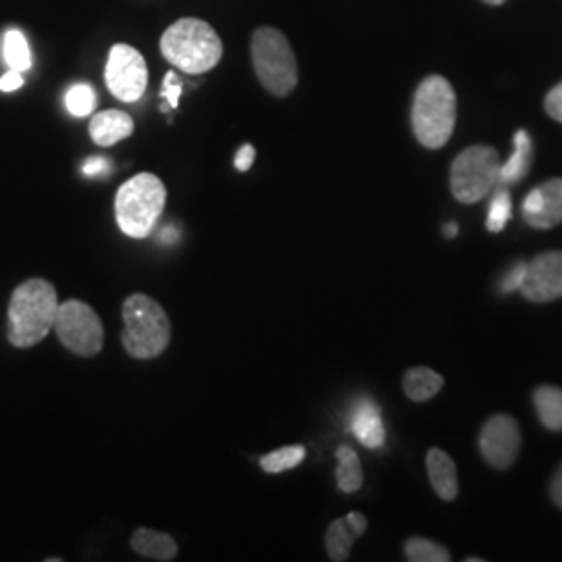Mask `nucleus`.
<instances>
[{"label": "nucleus", "instance_id": "obj_1", "mask_svg": "<svg viewBox=\"0 0 562 562\" xmlns=\"http://www.w3.org/2000/svg\"><path fill=\"white\" fill-rule=\"evenodd\" d=\"M57 315L59 299L55 285L41 278L23 281L9 302V341L15 348L41 344L55 329Z\"/></svg>", "mask_w": 562, "mask_h": 562}, {"label": "nucleus", "instance_id": "obj_2", "mask_svg": "<svg viewBox=\"0 0 562 562\" xmlns=\"http://www.w3.org/2000/svg\"><path fill=\"white\" fill-rule=\"evenodd\" d=\"M161 55L183 74L201 76L220 65L223 42L209 21L183 18L165 30Z\"/></svg>", "mask_w": 562, "mask_h": 562}, {"label": "nucleus", "instance_id": "obj_3", "mask_svg": "<svg viewBox=\"0 0 562 562\" xmlns=\"http://www.w3.org/2000/svg\"><path fill=\"white\" fill-rule=\"evenodd\" d=\"M413 132L425 148L438 150L452 138L457 125V94L442 76H429L419 83L411 111Z\"/></svg>", "mask_w": 562, "mask_h": 562}, {"label": "nucleus", "instance_id": "obj_4", "mask_svg": "<svg viewBox=\"0 0 562 562\" xmlns=\"http://www.w3.org/2000/svg\"><path fill=\"white\" fill-rule=\"evenodd\" d=\"M123 348L130 357L148 361L162 355L171 341V322L161 304L146 294L123 302Z\"/></svg>", "mask_w": 562, "mask_h": 562}, {"label": "nucleus", "instance_id": "obj_5", "mask_svg": "<svg viewBox=\"0 0 562 562\" xmlns=\"http://www.w3.org/2000/svg\"><path fill=\"white\" fill-rule=\"evenodd\" d=\"M167 188L155 173H138L125 181L115 199V217L127 238H146L161 220Z\"/></svg>", "mask_w": 562, "mask_h": 562}, {"label": "nucleus", "instance_id": "obj_6", "mask_svg": "<svg viewBox=\"0 0 562 562\" xmlns=\"http://www.w3.org/2000/svg\"><path fill=\"white\" fill-rule=\"evenodd\" d=\"M252 67L262 88L278 97H290L299 86V63L288 38L276 27H259L252 34Z\"/></svg>", "mask_w": 562, "mask_h": 562}, {"label": "nucleus", "instance_id": "obj_7", "mask_svg": "<svg viewBox=\"0 0 562 562\" xmlns=\"http://www.w3.org/2000/svg\"><path fill=\"white\" fill-rule=\"evenodd\" d=\"M501 165V157L492 146L482 144L462 150L450 169V186L454 199L462 204L483 201L498 186Z\"/></svg>", "mask_w": 562, "mask_h": 562}, {"label": "nucleus", "instance_id": "obj_8", "mask_svg": "<svg viewBox=\"0 0 562 562\" xmlns=\"http://www.w3.org/2000/svg\"><path fill=\"white\" fill-rule=\"evenodd\" d=\"M55 331L63 346L81 359L97 357L104 346V327L99 313L81 301L59 304Z\"/></svg>", "mask_w": 562, "mask_h": 562}, {"label": "nucleus", "instance_id": "obj_9", "mask_svg": "<svg viewBox=\"0 0 562 562\" xmlns=\"http://www.w3.org/2000/svg\"><path fill=\"white\" fill-rule=\"evenodd\" d=\"M104 81L117 101H140L148 86V67L140 50L130 44H115L109 50Z\"/></svg>", "mask_w": 562, "mask_h": 562}, {"label": "nucleus", "instance_id": "obj_10", "mask_svg": "<svg viewBox=\"0 0 562 562\" xmlns=\"http://www.w3.org/2000/svg\"><path fill=\"white\" fill-rule=\"evenodd\" d=\"M480 448H482L483 459L490 467L498 471L510 469L513 462L517 461L519 448H521L519 423L508 415L492 417L483 425Z\"/></svg>", "mask_w": 562, "mask_h": 562}, {"label": "nucleus", "instance_id": "obj_11", "mask_svg": "<svg viewBox=\"0 0 562 562\" xmlns=\"http://www.w3.org/2000/svg\"><path fill=\"white\" fill-rule=\"evenodd\" d=\"M522 296L531 302H552L562 299V250L538 255L525 267Z\"/></svg>", "mask_w": 562, "mask_h": 562}, {"label": "nucleus", "instance_id": "obj_12", "mask_svg": "<svg viewBox=\"0 0 562 562\" xmlns=\"http://www.w3.org/2000/svg\"><path fill=\"white\" fill-rule=\"evenodd\" d=\"M522 220L531 227L550 229L562 223V180H548L533 188L522 202Z\"/></svg>", "mask_w": 562, "mask_h": 562}, {"label": "nucleus", "instance_id": "obj_13", "mask_svg": "<svg viewBox=\"0 0 562 562\" xmlns=\"http://www.w3.org/2000/svg\"><path fill=\"white\" fill-rule=\"evenodd\" d=\"M367 531V517L361 513H350L346 519L331 522L325 533L327 557L334 562L348 561L350 548Z\"/></svg>", "mask_w": 562, "mask_h": 562}, {"label": "nucleus", "instance_id": "obj_14", "mask_svg": "<svg viewBox=\"0 0 562 562\" xmlns=\"http://www.w3.org/2000/svg\"><path fill=\"white\" fill-rule=\"evenodd\" d=\"M134 120L132 115L117 111V109H109L92 115L90 121V138L94 144H99L102 148H109L117 142L125 140L134 134Z\"/></svg>", "mask_w": 562, "mask_h": 562}, {"label": "nucleus", "instance_id": "obj_15", "mask_svg": "<svg viewBox=\"0 0 562 562\" xmlns=\"http://www.w3.org/2000/svg\"><path fill=\"white\" fill-rule=\"evenodd\" d=\"M427 473H429V482L434 485L436 494L442 501L452 503L459 496L457 464L440 448H431L427 452Z\"/></svg>", "mask_w": 562, "mask_h": 562}, {"label": "nucleus", "instance_id": "obj_16", "mask_svg": "<svg viewBox=\"0 0 562 562\" xmlns=\"http://www.w3.org/2000/svg\"><path fill=\"white\" fill-rule=\"evenodd\" d=\"M350 427L364 448L378 450L385 442L382 415H380V408L375 402L362 401L352 413Z\"/></svg>", "mask_w": 562, "mask_h": 562}, {"label": "nucleus", "instance_id": "obj_17", "mask_svg": "<svg viewBox=\"0 0 562 562\" xmlns=\"http://www.w3.org/2000/svg\"><path fill=\"white\" fill-rule=\"evenodd\" d=\"M132 548L136 554L150 561L169 562L178 557V542L162 531L155 529H136L132 536Z\"/></svg>", "mask_w": 562, "mask_h": 562}, {"label": "nucleus", "instance_id": "obj_18", "mask_svg": "<svg viewBox=\"0 0 562 562\" xmlns=\"http://www.w3.org/2000/svg\"><path fill=\"white\" fill-rule=\"evenodd\" d=\"M531 159H533V142H531V136L525 130H519L515 134V148H513L510 159L501 165L498 186L519 183L529 173Z\"/></svg>", "mask_w": 562, "mask_h": 562}, {"label": "nucleus", "instance_id": "obj_19", "mask_svg": "<svg viewBox=\"0 0 562 562\" xmlns=\"http://www.w3.org/2000/svg\"><path fill=\"white\" fill-rule=\"evenodd\" d=\"M443 378L429 367H413L404 373L402 387L404 394L413 402H425L434 398L442 390Z\"/></svg>", "mask_w": 562, "mask_h": 562}, {"label": "nucleus", "instance_id": "obj_20", "mask_svg": "<svg viewBox=\"0 0 562 562\" xmlns=\"http://www.w3.org/2000/svg\"><path fill=\"white\" fill-rule=\"evenodd\" d=\"M533 404L540 415V422L552 429L562 431V390L557 385H542L533 394Z\"/></svg>", "mask_w": 562, "mask_h": 562}, {"label": "nucleus", "instance_id": "obj_21", "mask_svg": "<svg viewBox=\"0 0 562 562\" xmlns=\"http://www.w3.org/2000/svg\"><path fill=\"white\" fill-rule=\"evenodd\" d=\"M336 457H338V471H336L338 487L344 494L359 492L362 487V469L357 452L350 446H340Z\"/></svg>", "mask_w": 562, "mask_h": 562}, {"label": "nucleus", "instance_id": "obj_22", "mask_svg": "<svg viewBox=\"0 0 562 562\" xmlns=\"http://www.w3.org/2000/svg\"><path fill=\"white\" fill-rule=\"evenodd\" d=\"M4 59H7L11 69L21 71V74L32 67L30 44H27L20 30H9L4 34Z\"/></svg>", "mask_w": 562, "mask_h": 562}, {"label": "nucleus", "instance_id": "obj_23", "mask_svg": "<svg viewBox=\"0 0 562 562\" xmlns=\"http://www.w3.org/2000/svg\"><path fill=\"white\" fill-rule=\"evenodd\" d=\"M304 457H306L304 446H285V448L265 454L261 459V469L265 473L276 475V473H283V471L299 467L304 461Z\"/></svg>", "mask_w": 562, "mask_h": 562}, {"label": "nucleus", "instance_id": "obj_24", "mask_svg": "<svg viewBox=\"0 0 562 562\" xmlns=\"http://www.w3.org/2000/svg\"><path fill=\"white\" fill-rule=\"evenodd\" d=\"M404 557L411 562H448L450 552L427 538H411L404 543Z\"/></svg>", "mask_w": 562, "mask_h": 562}, {"label": "nucleus", "instance_id": "obj_25", "mask_svg": "<svg viewBox=\"0 0 562 562\" xmlns=\"http://www.w3.org/2000/svg\"><path fill=\"white\" fill-rule=\"evenodd\" d=\"M65 106L74 117H88L97 109V92L88 83H76L65 94Z\"/></svg>", "mask_w": 562, "mask_h": 562}, {"label": "nucleus", "instance_id": "obj_26", "mask_svg": "<svg viewBox=\"0 0 562 562\" xmlns=\"http://www.w3.org/2000/svg\"><path fill=\"white\" fill-rule=\"evenodd\" d=\"M498 190L494 192V199L490 202V211H487V229L492 234H498L506 227V223L510 220L513 213V201L510 194L506 190V186H496Z\"/></svg>", "mask_w": 562, "mask_h": 562}, {"label": "nucleus", "instance_id": "obj_27", "mask_svg": "<svg viewBox=\"0 0 562 562\" xmlns=\"http://www.w3.org/2000/svg\"><path fill=\"white\" fill-rule=\"evenodd\" d=\"M183 86H181L180 76L176 71H169L162 80L161 99L167 101L169 109H178L180 106V97Z\"/></svg>", "mask_w": 562, "mask_h": 562}, {"label": "nucleus", "instance_id": "obj_28", "mask_svg": "<svg viewBox=\"0 0 562 562\" xmlns=\"http://www.w3.org/2000/svg\"><path fill=\"white\" fill-rule=\"evenodd\" d=\"M543 106H546V113H548L552 120L562 123V81L561 83H557V86L548 92V97H546V101H543Z\"/></svg>", "mask_w": 562, "mask_h": 562}, {"label": "nucleus", "instance_id": "obj_29", "mask_svg": "<svg viewBox=\"0 0 562 562\" xmlns=\"http://www.w3.org/2000/svg\"><path fill=\"white\" fill-rule=\"evenodd\" d=\"M83 176L88 178H99V176H106L111 171V161H106L104 157H92L83 162Z\"/></svg>", "mask_w": 562, "mask_h": 562}, {"label": "nucleus", "instance_id": "obj_30", "mask_svg": "<svg viewBox=\"0 0 562 562\" xmlns=\"http://www.w3.org/2000/svg\"><path fill=\"white\" fill-rule=\"evenodd\" d=\"M525 267H527V262H519V265H515V267L506 273V278H504L503 283H501V285H503V292L519 290L522 276H525Z\"/></svg>", "mask_w": 562, "mask_h": 562}, {"label": "nucleus", "instance_id": "obj_31", "mask_svg": "<svg viewBox=\"0 0 562 562\" xmlns=\"http://www.w3.org/2000/svg\"><path fill=\"white\" fill-rule=\"evenodd\" d=\"M257 159V150H255V146L252 144H244L240 150L236 153V169L238 171H248L250 167H252V162Z\"/></svg>", "mask_w": 562, "mask_h": 562}, {"label": "nucleus", "instance_id": "obj_32", "mask_svg": "<svg viewBox=\"0 0 562 562\" xmlns=\"http://www.w3.org/2000/svg\"><path fill=\"white\" fill-rule=\"evenodd\" d=\"M21 86H23V76H21V71H15V69L7 71L0 78V90L2 92H15V90H20Z\"/></svg>", "mask_w": 562, "mask_h": 562}, {"label": "nucleus", "instance_id": "obj_33", "mask_svg": "<svg viewBox=\"0 0 562 562\" xmlns=\"http://www.w3.org/2000/svg\"><path fill=\"white\" fill-rule=\"evenodd\" d=\"M550 496H552L554 504L562 508V464L559 467V471L554 473L552 482H550Z\"/></svg>", "mask_w": 562, "mask_h": 562}, {"label": "nucleus", "instance_id": "obj_34", "mask_svg": "<svg viewBox=\"0 0 562 562\" xmlns=\"http://www.w3.org/2000/svg\"><path fill=\"white\" fill-rule=\"evenodd\" d=\"M457 232H459V227H457L454 223L446 225V236H448V238H454V236H457Z\"/></svg>", "mask_w": 562, "mask_h": 562}, {"label": "nucleus", "instance_id": "obj_35", "mask_svg": "<svg viewBox=\"0 0 562 562\" xmlns=\"http://www.w3.org/2000/svg\"><path fill=\"white\" fill-rule=\"evenodd\" d=\"M483 2H487V4H503L506 0H483Z\"/></svg>", "mask_w": 562, "mask_h": 562}]
</instances>
